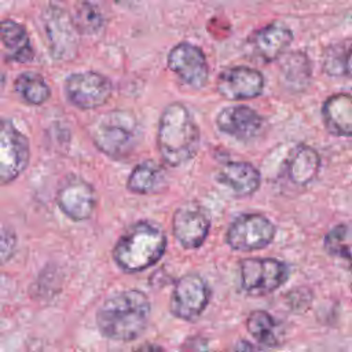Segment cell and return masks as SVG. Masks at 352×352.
Returning a JSON list of instances; mask_svg holds the SVG:
<instances>
[{
	"label": "cell",
	"mask_w": 352,
	"mask_h": 352,
	"mask_svg": "<svg viewBox=\"0 0 352 352\" xmlns=\"http://www.w3.org/2000/svg\"><path fill=\"white\" fill-rule=\"evenodd\" d=\"M150 312V300L142 290H122L106 298L99 307L96 326L104 338L129 342L146 330Z\"/></svg>",
	"instance_id": "1"
},
{
	"label": "cell",
	"mask_w": 352,
	"mask_h": 352,
	"mask_svg": "<svg viewBox=\"0 0 352 352\" xmlns=\"http://www.w3.org/2000/svg\"><path fill=\"white\" fill-rule=\"evenodd\" d=\"M201 131L190 110L180 102L169 103L161 113L157 148L168 166H180L195 157Z\"/></svg>",
	"instance_id": "2"
},
{
	"label": "cell",
	"mask_w": 352,
	"mask_h": 352,
	"mask_svg": "<svg viewBox=\"0 0 352 352\" xmlns=\"http://www.w3.org/2000/svg\"><path fill=\"white\" fill-rule=\"evenodd\" d=\"M164 230L148 220L129 226L113 248V260L126 274L142 272L157 264L166 252Z\"/></svg>",
	"instance_id": "3"
},
{
	"label": "cell",
	"mask_w": 352,
	"mask_h": 352,
	"mask_svg": "<svg viewBox=\"0 0 352 352\" xmlns=\"http://www.w3.org/2000/svg\"><path fill=\"white\" fill-rule=\"evenodd\" d=\"M94 144L111 160L129 157L140 142V126L128 110H111L100 114L91 128Z\"/></svg>",
	"instance_id": "4"
},
{
	"label": "cell",
	"mask_w": 352,
	"mask_h": 352,
	"mask_svg": "<svg viewBox=\"0 0 352 352\" xmlns=\"http://www.w3.org/2000/svg\"><path fill=\"white\" fill-rule=\"evenodd\" d=\"M290 276L289 265L272 257H248L239 263L241 289L250 296L278 290Z\"/></svg>",
	"instance_id": "5"
},
{
	"label": "cell",
	"mask_w": 352,
	"mask_h": 352,
	"mask_svg": "<svg viewBox=\"0 0 352 352\" xmlns=\"http://www.w3.org/2000/svg\"><path fill=\"white\" fill-rule=\"evenodd\" d=\"M275 224L261 213H242L228 226L226 243L236 252H253L267 248L275 239Z\"/></svg>",
	"instance_id": "6"
},
{
	"label": "cell",
	"mask_w": 352,
	"mask_h": 352,
	"mask_svg": "<svg viewBox=\"0 0 352 352\" xmlns=\"http://www.w3.org/2000/svg\"><path fill=\"white\" fill-rule=\"evenodd\" d=\"M210 301V287L198 274H186L180 276L173 286L169 311L184 322L197 320Z\"/></svg>",
	"instance_id": "7"
},
{
	"label": "cell",
	"mask_w": 352,
	"mask_h": 352,
	"mask_svg": "<svg viewBox=\"0 0 352 352\" xmlns=\"http://www.w3.org/2000/svg\"><path fill=\"white\" fill-rule=\"evenodd\" d=\"M28 138L8 120H0V184L19 177L29 165Z\"/></svg>",
	"instance_id": "8"
},
{
	"label": "cell",
	"mask_w": 352,
	"mask_h": 352,
	"mask_svg": "<svg viewBox=\"0 0 352 352\" xmlns=\"http://www.w3.org/2000/svg\"><path fill=\"white\" fill-rule=\"evenodd\" d=\"M43 21L51 56L60 62L74 59L78 52L80 41L72 15L60 7L51 6L45 10Z\"/></svg>",
	"instance_id": "9"
},
{
	"label": "cell",
	"mask_w": 352,
	"mask_h": 352,
	"mask_svg": "<svg viewBox=\"0 0 352 352\" xmlns=\"http://www.w3.org/2000/svg\"><path fill=\"white\" fill-rule=\"evenodd\" d=\"M113 92L110 80L92 70L70 74L65 81V94L69 102L81 109L92 110L107 103Z\"/></svg>",
	"instance_id": "10"
},
{
	"label": "cell",
	"mask_w": 352,
	"mask_h": 352,
	"mask_svg": "<svg viewBox=\"0 0 352 352\" xmlns=\"http://www.w3.org/2000/svg\"><path fill=\"white\" fill-rule=\"evenodd\" d=\"M168 67L192 89H201L209 78V65L204 51L191 43L176 44L168 54Z\"/></svg>",
	"instance_id": "11"
},
{
	"label": "cell",
	"mask_w": 352,
	"mask_h": 352,
	"mask_svg": "<svg viewBox=\"0 0 352 352\" xmlns=\"http://www.w3.org/2000/svg\"><path fill=\"white\" fill-rule=\"evenodd\" d=\"M210 231V216L199 204H184L172 217V232L184 249H198Z\"/></svg>",
	"instance_id": "12"
},
{
	"label": "cell",
	"mask_w": 352,
	"mask_h": 352,
	"mask_svg": "<svg viewBox=\"0 0 352 352\" xmlns=\"http://www.w3.org/2000/svg\"><path fill=\"white\" fill-rule=\"evenodd\" d=\"M264 76L249 66L226 67L216 80L217 92L230 100H248L257 98L264 91Z\"/></svg>",
	"instance_id": "13"
},
{
	"label": "cell",
	"mask_w": 352,
	"mask_h": 352,
	"mask_svg": "<svg viewBox=\"0 0 352 352\" xmlns=\"http://www.w3.org/2000/svg\"><path fill=\"white\" fill-rule=\"evenodd\" d=\"M56 204L69 219L82 221L91 217L96 205V194L94 187L82 177L67 176L58 188Z\"/></svg>",
	"instance_id": "14"
},
{
	"label": "cell",
	"mask_w": 352,
	"mask_h": 352,
	"mask_svg": "<svg viewBox=\"0 0 352 352\" xmlns=\"http://www.w3.org/2000/svg\"><path fill=\"white\" fill-rule=\"evenodd\" d=\"M216 125L220 132L239 142H250L263 132L264 118L249 106L235 104L219 111Z\"/></svg>",
	"instance_id": "15"
},
{
	"label": "cell",
	"mask_w": 352,
	"mask_h": 352,
	"mask_svg": "<svg viewBox=\"0 0 352 352\" xmlns=\"http://www.w3.org/2000/svg\"><path fill=\"white\" fill-rule=\"evenodd\" d=\"M293 41V32L283 22H271L256 30L249 40L252 54L261 62L270 63L285 55Z\"/></svg>",
	"instance_id": "16"
},
{
	"label": "cell",
	"mask_w": 352,
	"mask_h": 352,
	"mask_svg": "<svg viewBox=\"0 0 352 352\" xmlns=\"http://www.w3.org/2000/svg\"><path fill=\"white\" fill-rule=\"evenodd\" d=\"M216 180L228 187L234 194L239 197H249L258 190L261 184V175L250 162L230 161L219 168Z\"/></svg>",
	"instance_id": "17"
},
{
	"label": "cell",
	"mask_w": 352,
	"mask_h": 352,
	"mask_svg": "<svg viewBox=\"0 0 352 352\" xmlns=\"http://www.w3.org/2000/svg\"><path fill=\"white\" fill-rule=\"evenodd\" d=\"M323 124L329 133L340 138L352 135V99L349 94L340 92L329 96L322 106Z\"/></svg>",
	"instance_id": "18"
},
{
	"label": "cell",
	"mask_w": 352,
	"mask_h": 352,
	"mask_svg": "<svg viewBox=\"0 0 352 352\" xmlns=\"http://www.w3.org/2000/svg\"><path fill=\"white\" fill-rule=\"evenodd\" d=\"M286 176L297 186L309 184L319 173V153L308 144H297L290 150L286 158Z\"/></svg>",
	"instance_id": "19"
},
{
	"label": "cell",
	"mask_w": 352,
	"mask_h": 352,
	"mask_svg": "<svg viewBox=\"0 0 352 352\" xmlns=\"http://www.w3.org/2000/svg\"><path fill=\"white\" fill-rule=\"evenodd\" d=\"M312 78V66L308 55L294 51L283 56L279 67V80L285 89L293 94L304 92Z\"/></svg>",
	"instance_id": "20"
},
{
	"label": "cell",
	"mask_w": 352,
	"mask_h": 352,
	"mask_svg": "<svg viewBox=\"0 0 352 352\" xmlns=\"http://www.w3.org/2000/svg\"><path fill=\"white\" fill-rule=\"evenodd\" d=\"M166 173L164 168L153 160L139 162L126 179V188L133 194H155L165 188Z\"/></svg>",
	"instance_id": "21"
},
{
	"label": "cell",
	"mask_w": 352,
	"mask_h": 352,
	"mask_svg": "<svg viewBox=\"0 0 352 352\" xmlns=\"http://www.w3.org/2000/svg\"><path fill=\"white\" fill-rule=\"evenodd\" d=\"M248 333L263 346L275 348L283 341L282 324L267 311L256 309L246 319Z\"/></svg>",
	"instance_id": "22"
},
{
	"label": "cell",
	"mask_w": 352,
	"mask_h": 352,
	"mask_svg": "<svg viewBox=\"0 0 352 352\" xmlns=\"http://www.w3.org/2000/svg\"><path fill=\"white\" fill-rule=\"evenodd\" d=\"M0 38L3 45L10 51L8 58L16 62H30L33 59V48L26 29L12 21L4 19L0 22Z\"/></svg>",
	"instance_id": "23"
},
{
	"label": "cell",
	"mask_w": 352,
	"mask_h": 352,
	"mask_svg": "<svg viewBox=\"0 0 352 352\" xmlns=\"http://www.w3.org/2000/svg\"><path fill=\"white\" fill-rule=\"evenodd\" d=\"M72 21L78 34L95 36L104 28V16L100 8L91 0H80L76 3Z\"/></svg>",
	"instance_id": "24"
},
{
	"label": "cell",
	"mask_w": 352,
	"mask_h": 352,
	"mask_svg": "<svg viewBox=\"0 0 352 352\" xmlns=\"http://www.w3.org/2000/svg\"><path fill=\"white\" fill-rule=\"evenodd\" d=\"M15 92L29 104H41L51 96V89L47 81L34 72L21 73L15 80Z\"/></svg>",
	"instance_id": "25"
},
{
	"label": "cell",
	"mask_w": 352,
	"mask_h": 352,
	"mask_svg": "<svg viewBox=\"0 0 352 352\" xmlns=\"http://www.w3.org/2000/svg\"><path fill=\"white\" fill-rule=\"evenodd\" d=\"M323 72L330 77L351 76V40L330 44L323 56Z\"/></svg>",
	"instance_id": "26"
},
{
	"label": "cell",
	"mask_w": 352,
	"mask_h": 352,
	"mask_svg": "<svg viewBox=\"0 0 352 352\" xmlns=\"http://www.w3.org/2000/svg\"><path fill=\"white\" fill-rule=\"evenodd\" d=\"M323 248L327 254L351 261L352 248V230L348 223L336 224L330 228L323 238Z\"/></svg>",
	"instance_id": "27"
},
{
	"label": "cell",
	"mask_w": 352,
	"mask_h": 352,
	"mask_svg": "<svg viewBox=\"0 0 352 352\" xmlns=\"http://www.w3.org/2000/svg\"><path fill=\"white\" fill-rule=\"evenodd\" d=\"M15 249H16L15 232L10 227L0 224V267L12 257Z\"/></svg>",
	"instance_id": "28"
},
{
	"label": "cell",
	"mask_w": 352,
	"mask_h": 352,
	"mask_svg": "<svg viewBox=\"0 0 352 352\" xmlns=\"http://www.w3.org/2000/svg\"><path fill=\"white\" fill-rule=\"evenodd\" d=\"M226 352H265V351L253 345L252 342H249L246 340H239Z\"/></svg>",
	"instance_id": "29"
},
{
	"label": "cell",
	"mask_w": 352,
	"mask_h": 352,
	"mask_svg": "<svg viewBox=\"0 0 352 352\" xmlns=\"http://www.w3.org/2000/svg\"><path fill=\"white\" fill-rule=\"evenodd\" d=\"M133 352H166V351L157 344H143L139 348H136Z\"/></svg>",
	"instance_id": "30"
},
{
	"label": "cell",
	"mask_w": 352,
	"mask_h": 352,
	"mask_svg": "<svg viewBox=\"0 0 352 352\" xmlns=\"http://www.w3.org/2000/svg\"><path fill=\"white\" fill-rule=\"evenodd\" d=\"M111 1L116 3L117 6L125 7V8H129V7H132L136 3V0H111Z\"/></svg>",
	"instance_id": "31"
}]
</instances>
